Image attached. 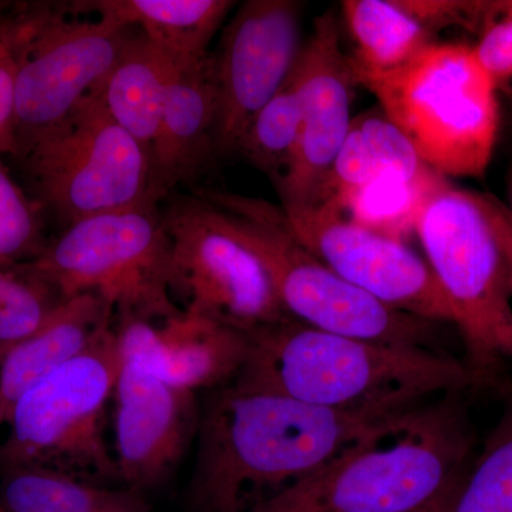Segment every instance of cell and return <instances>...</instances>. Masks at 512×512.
<instances>
[{
    "label": "cell",
    "instance_id": "cell-23",
    "mask_svg": "<svg viewBox=\"0 0 512 512\" xmlns=\"http://www.w3.org/2000/svg\"><path fill=\"white\" fill-rule=\"evenodd\" d=\"M497 387L500 417L437 512H512V384Z\"/></svg>",
    "mask_w": 512,
    "mask_h": 512
},
{
    "label": "cell",
    "instance_id": "cell-27",
    "mask_svg": "<svg viewBox=\"0 0 512 512\" xmlns=\"http://www.w3.org/2000/svg\"><path fill=\"white\" fill-rule=\"evenodd\" d=\"M40 205L13 181L0 154V266L33 264L47 248Z\"/></svg>",
    "mask_w": 512,
    "mask_h": 512
},
{
    "label": "cell",
    "instance_id": "cell-3",
    "mask_svg": "<svg viewBox=\"0 0 512 512\" xmlns=\"http://www.w3.org/2000/svg\"><path fill=\"white\" fill-rule=\"evenodd\" d=\"M245 389L338 410L407 409L473 386L464 362L439 349L384 345L295 319L251 333Z\"/></svg>",
    "mask_w": 512,
    "mask_h": 512
},
{
    "label": "cell",
    "instance_id": "cell-8",
    "mask_svg": "<svg viewBox=\"0 0 512 512\" xmlns=\"http://www.w3.org/2000/svg\"><path fill=\"white\" fill-rule=\"evenodd\" d=\"M64 298L96 295L121 318L180 315L170 293L171 241L160 204L74 222L33 262Z\"/></svg>",
    "mask_w": 512,
    "mask_h": 512
},
{
    "label": "cell",
    "instance_id": "cell-11",
    "mask_svg": "<svg viewBox=\"0 0 512 512\" xmlns=\"http://www.w3.org/2000/svg\"><path fill=\"white\" fill-rule=\"evenodd\" d=\"M167 200L163 215L171 241L170 293L181 311L245 335L292 319L264 265L224 211L195 192Z\"/></svg>",
    "mask_w": 512,
    "mask_h": 512
},
{
    "label": "cell",
    "instance_id": "cell-29",
    "mask_svg": "<svg viewBox=\"0 0 512 512\" xmlns=\"http://www.w3.org/2000/svg\"><path fill=\"white\" fill-rule=\"evenodd\" d=\"M474 52L498 90L512 86V2L501 3L497 15L480 33Z\"/></svg>",
    "mask_w": 512,
    "mask_h": 512
},
{
    "label": "cell",
    "instance_id": "cell-33",
    "mask_svg": "<svg viewBox=\"0 0 512 512\" xmlns=\"http://www.w3.org/2000/svg\"><path fill=\"white\" fill-rule=\"evenodd\" d=\"M0 512H9L8 510H6L5 507H3L2 504H0Z\"/></svg>",
    "mask_w": 512,
    "mask_h": 512
},
{
    "label": "cell",
    "instance_id": "cell-7",
    "mask_svg": "<svg viewBox=\"0 0 512 512\" xmlns=\"http://www.w3.org/2000/svg\"><path fill=\"white\" fill-rule=\"evenodd\" d=\"M121 366L116 325L30 389L13 409L0 467H39L89 483L120 481L104 410Z\"/></svg>",
    "mask_w": 512,
    "mask_h": 512
},
{
    "label": "cell",
    "instance_id": "cell-6",
    "mask_svg": "<svg viewBox=\"0 0 512 512\" xmlns=\"http://www.w3.org/2000/svg\"><path fill=\"white\" fill-rule=\"evenodd\" d=\"M194 192L225 212L292 319L349 338L436 349L439 323L396 311L340 278L296 239L281 205L220 188Z\"/></svg>",
    "mask_w": 512,
    "mask_h": 512
},
{
    "label": "cell",
    "instance_id": "cell-30",
    "mask_svg": "<svg viewBox=\"0 0 512 512\" xmlns=\"http://www.w3.org/2000/svg\"><path fill=\"white\" fill-rule=\"evenodd\" d=\"M15 10L12 6L0 16V154H5L15 114L18 73Z\"/></svg>",
    "mask_w": 512,
    "mask_h": 512
},
{
    "label": "cell",
    "instance_id": "cell-12",
    "mask_svg": "<svg viewBox=\"0 0 512 512\" xmlns=\"http://www.w3.org/2000/svg\"><path fill=\"white\" fill-rule=\"evenodd\" d=\"M281 207L303 247L350 285L396 311L453 325L429 264L403 241L363 227L330 205Z\"/></svg>",
    "mask_w": 512,
    "mask_h": 512
},
{
    "label": "cell",
    "instance_id": "cell-14",
    "mask_svg": "<svg viewBox=\"0 0 512 512\" xmlns=\"http://www.w3.org/2000/svg\"><path fill=\"white\" fill-rule=\"evenodd\" d=\"M302 110L301 140L284 184L282 205L318 204L333 163L352 126L356 82L349 55L343 52L338 16H318L303 42L291 74Z\"/></svg>",
    "mask_w": 512,
    "mask_h": 512
},
{
    "label": "cell",
    "instance_id": "cell-25",
    "mask_svg": "<svg viewBox=\"0 0 512 512\" xmlns=\"http://www.w3.org/2000/svg\"><path fill=\"white\" fill-rule=\"evenodd\" d=\"M66 301L35 264L0 266V360L42 328Z\"/></svg>",
    "mask_w": 512,
    "mask_h": 512
},
{
    "label": "cell",
    "instance_id": "cell-16",
    "mask_svg": "<svg viewBox=\"0 0 512 512\" xmlns=\"http://www.w3.org/2000/svg\"><path fill=\"white\" fill-rule=\"evenodd\" d=\"M116 333L123 363L194 393L234 382L251 348L241 330L185 312L157 323L117 319Z\"/></svg>",
    "mask_w": 512,
    "mask_h": 512
},
{
    "label": "cell",
    "instance_id": "cell-28",
    "mask_svg": "<svg viewBox=\"0 0 512 512\" xmlns=\"http://www.w3.org/2000/svg\"><path fill=\"white\" fill-rule=\"evenodd\" d=\"M431 35L447 28H463L480 35L494 19L503 2H470V0H400Z\"/></svg>",
    "mask_w": 512,
    "mask_h": 512
},
{
    "label": "cell",
    "instance_id": "cell-32",
    "mask_svg": "<svg viewBox=\"0 0 512 512\" xmlns=\"http://www.w3.org/2000/svg\"><path fill=\"white\" fill-rule=\"evenodd\" d=\"M446 500H447V498H446ZM446 500H444V501H446ZM444 501H443V503H444ZM443 503H441V504H443ZM441 504L436 505V507L430 508V510L423 511V512H437V510H439Z\"/></svg>",
    "mask_w": 512,
    "mask_h": 512
},
{
    "label": "cell",
    "instance_id": "cell-4",
    "mask_svg": "<svg viewBox=\"0 0 512 512\" xmlns=\"http://www.w3.org/2000/svg\"><path fill=\"white\" fill-rule=\"evenodd\" d=\"M414 235L453 312L473 386H498L501 363L512 359V211L444 178Z\"/></svg>",
    "mask_w": 512,
    "mask_h": 512
},
{
    "label": "cell",
    "instance_id": "cell-17",
    "mask_svg": "<svg viewBox=\"0 0 512 512\" xmlns=\"http://www.w3.org/2000/svg\"><path fill=\"white\" fill-rule=\"evenodd\" d=\"M217 87L212 53L175 66L160 128L151 148V192L160 204L175 188L194 184L215 154Z\"/></svg>",
    "mask_w": 512,
    "mask_h": 512
},
{
    "label": "cell",
    "instance_id": "cell-18",
    "mask_svg": "<svg viewBox=\"0 0 512 512\" xmlns=\"http://www.w3.org/2000/svg\"><path fill=\"white\" fill-rule=\"evenodd\" d=\"M116 325V315L96 295L67 299L59 311L0 360V427L30 389Z\"/></svg>",
    "mask_w": 512,
    "mask_h": 512
},
{
    "label": "cell",
    "instance_id": "cell-21",
    "mask_svg": "<svg viewBox=\"0 0 512 512\" xmlns=\"http://www.w3.org/2000/svg\"><path fill=\"white\" fill-rule=\"evenodd\" d=\"M175 66L146 36L131 33L109 76L94 92L113 120L148 154L160 128Z\"/></svg>",
    "mask_w": 512,
    "mask_h": 512
},
{
    "label": "cell",
    "instance_id": "cell-20",
    "mask_svg": "<svg viewBox=\"0 0 512 512\" xmlns=\"http://www.w3.org/2000/svg\"><path fill=\"white\" fill-rule=\"evenodd\" d=\"M431 174L437 173L421 161L410 141L379 107L353 117L318 204L338 210L345 198L376 181L419 180Z\"/></svg>",
    "mask_w": 512,
    "mask_h": 512
},
{
    "label": "cell",
    "instance_id": "cell-13",
    "mask_svg": "<svg viewBox=\"0 0 512 512\" xmlns=\"http://www.w3.org/2000/svg\"><path fill=\"white\" fill-rule=\"evenodd\" d=\"M303 3L248 0L212 53L217 87L215 153H237L249 121L284 87L302 49Z\"/></svg>",
    "mask_w": 512,
    "mask_h": 512
},
{
    "label": "cell",
    "instance_id": "cell-5",
    "mask_svg": "<svg viewBox=\"0 0 512 512\" xmlns=\"http://www.w3.org/2000/svg\"><path fill=\"white\" fill-rule=\"evenodd\" d=\"M356 82L434 173L483 177L500 130V101L474 47L434 42L400 69Z\"/></svg>",
    "mask_w": 512,
    "mask_h": 512
},
{
    "label": "cell",
    "instance_id": "cell-2",
    "mask_svg": "<svg viewBox=\"0 0 512 512\" xmlns=\"http://www.w3.org/2000/svg\"><path fill=\"white\" fill-rule=\"evenodd\" d=\"M463 392L390 417L315 474L249 512H423L436 507L476 454Z\"/></svg>",
    "mask_w": 512,
    "mask_h": 512
},
{
    "label": "cell",
    "instance_id": "cell-24",
    "mask_svg": "<svg viewBox=\"0 0 512 512\" xmlns=\"http://www.w3.org/2000/svg\"><path fill=\"white\" fill-rule=\"evenodd\" d=\"M301 130V101L289 76L284 87L249 121L237 153L268 175L278 190L295 160Z\"/></svg>",
    "mask_w": 512,
    "mask_h": 512
},
{
    "label": "cell",
    "instance_id": "cell-31",
    "mask_svg": "<svg viewBox=\"0 0 512 512\" xmlns=\"http://www.w3.org/2000/svg\"><path fill=\"white\" fill-rule=\"evenodd\" d=\"M505 97H507L508 109H510L511 120H512V86L503 89Z\"/></svg>",
    "mask_w": 512,
    "mask_h": 512
},
{
    "label": "cell",
    "instance_id": "cell-1",
    "mask_svg": "<svg viewBox=\"0 0 512 512\" xmlns=\"http://www.w3.org/2000/svg\"><path fill=\"white\" fill-rule=\"evenodd\" d=\"M409 409H329L234 382L211 390L195 436L192 507L249 512Z\"/></svg>",
    "mask_w": 512,
    "mask_h": 512
},
{
    "label": "cell",
    "instance_id": "cell-22",
    "mask_svg": "<svg viewBox=\"0 0 512 512\" xmlns=\"http://www.w3.org/2000/svg\"><path fill=\"white\" fill-rule=\"evenodd\" d=\"M340 10L355 45L349 57L356 79L400 69L434 43L400 0H343Z\"/></svg>",
    "mask_w": 512,
    "mask_h": 512
},
{
    "label": "cell",
    "instance_id": "cell-19",
    "mask_svg": "<svg viewBox=\"0 0 512 512\" xmlns=\"http://www.w3.org/2000/svg\"><path fill=\"white\" fill-rule=\"evenodd\" d=\"M237 3L231 0H96L76 2V12H93L124 28L138 29L177 66L210 56V45Z\"/></svg>",
    "mask_w": 512,
    "mask_h": 512
},
{
    "label": "cell",
    "instance_id": "cell-26",
    "mask_svg": "<svg viewBox=\"0 0 512 512\" xmlns=\"http://www.w3.org/2000/svg\"><path fill=\"white\" fill-rule=\"evenodd\" d=\"M443 180L439 174L419 180L386 178L353 192L338 210L363 227L402 241L414 232L421 205Z\"/></svg>",
    "mask_w": 512,
    "mask_h": 512
},
{
    "label": "cell",
    "instance_id": "cell-15",
    "mask_svg": "<svg viewBox=\"0 0 512 512\" xmlns=\"http://www.w3.org/2000/svg\"><path fill=\"white\" fill-rule=\"evenodd\" d=\"M195 394L123 363L114 389V429L117 470L126 488L140 493L173 473L197 436Z\"/></svg>",
    "mask_w": 512,
    "mask_h": 512
},
{
    "label": "cell",
    "instance_id": "cell-10",
    "mask_svg": "<svg viewBox=\"0 0 512 512\" xmlns=\"http://www.w3.org/2000/svg\"><path fill=\"white\" fill-rule=\"evenodd\" d=\"M20 160L37 204L66 227L74 222L158 204L146 148L121 128L96 93Z\"/></svg>",
    "mask_w": 512,
    "mask_h": 512
},
{
    "label": "cell",
    "instance_id": "cell-9",
    "mask_svg": "<svg viewBox=\"0 0 512 512\" xmlns=\"http://www.w3.org/2000/svg\"><path fill=\"white\" fill-rule=\"evenodd\" d=\"M72 5L16 10L15 114L5 153L22 158L109 76L133 30Z\"/></svg>",
    "mask_w": 512,
    "mask_h": 512
}]
</instances>
